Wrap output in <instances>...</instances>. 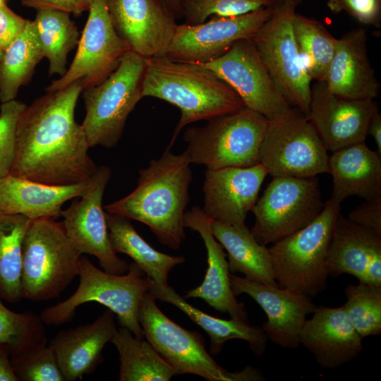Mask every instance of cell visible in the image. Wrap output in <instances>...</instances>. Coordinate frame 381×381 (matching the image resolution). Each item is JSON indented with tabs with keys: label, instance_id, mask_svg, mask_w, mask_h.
Wrapping results in <instances>:
<instances>
[{
	"label": "cell",
	"instance_id": "cell-48",
	"mask_svg": "<svg viewBox=\"0 0 381 381\" xmlns=\"http://www.w3.org/2000/svg\"><path fill=\"white\" fill-rule=\"evenodd\" d=\"M273 1H274V5L284 4V3H292L295 4L296 6H297L298 4H300L302 1V0H273Z\"/></svg>",
	"mask_w": 381,
	"mask_h": 381
},
{
	"label": "cell",
	"instance_id": "cell-38",
	"mask_svg": "<svg viewBox=\"0 0 381 381\" xmlns=\"http://www.w3.org/2000/svg\"><path fill=\"white\" fill-rule=\"evenodd\" d=\"M274 6L273 0H183L186 24L202 23L210 16H236Z\"/></svg>",
	"mask_w": 381,
	"mask_h": 381
},
{
	"label": "cell",
	"instance_id": "cell-32",
	"mask_svg": "<svg viewBox=\"0 0 381 381\" xmlns=\"http://www.w3.org/2000/svg\"><path fill=\"white\" fill-rule=\"evenodd\" d=\"M44 58L35 25L28 20L23 32L4 50L0 64V101L15 99Z\"/></svg>",
	"mask_w": 381,
	"mask_h": 381
},
{
	"label": "cell",
	"instance_id": "cell-15",
	"mask_svg": "<svg viewBox=\"0 0 381 381\" xmlns=\"http://www.w3.org/2000/svg\"><path fill=\"white\" fill-rule=\"evenodd\" d=\"M111 176L109 167H99L81 199L62 210L61 222L68 238L82 255L95 256L107 272L123 274L128 272L129 264L120 258L111 246L102 207L103 195Z\"/></svg>",
	"mask_w": 381,
	"mask_h": 381
},
{
	"label": "cell",
	"instance_id": "cell-10",
	"mask_svg": "<svg viewBox=\"0 0 381 381\" xmlns=\"http://www.w3.org/2000/svg\"><path fill=\"white\" fill-rule=\"evenodd\" d=\"M324 205L316 176L273 177L251 210L250 231L260 243L272 244L308 225Z\"/></svg>",
	"mask_w": 381,
	"mask_h": 381
},
{
	"label": "cell",
	"instance_id": "cell-22",
	"mask_svg": "<svg viewBox=\"0 0 381 381\" xmlns=\"http://www.w3.org/2000/svg\"><path fill=\"white\" fill-rule=\"evenodd\" d=\"M329 276H353L359 282L381 286V236L344 217L335 223L327 259Z\"/></svg>",
	"mask_w": 381,
	"mask_h": 381
},
{
	"label": "cell",
	"instance_id": "cell-26",
	"mask_svg": "<svg viewBox=\"0 0 381 381\" xmlns=\"http://www.w3.org/2000/svg\"><path fill=\"white\" fill-rule=\"evenodd\" d=\"M90 181L53 186L9 174L0 179V212L21 214L31 220L56 219L66 201L86 192Z\"/></svg>",
	"mask_w": 381,
	"mask_h": 381
},
{
	"label": "cell",
	"instance_id": "cell-8",
	"mask_svg": "<svg viewBox=\"0 0 381 381\" xmlns=\"http://www.w3.org/2000/svg\"><path fill=\"white\" fill-rule=\"evenodd\" d=\"M145 58L129 50L100 83L83 90L85 116L81 124L89 147L117 145L126 121L143 98Z\"/></svg>",
	"mask_w": 381,
	"mask_h": 381
},
{
	"label": "cell",
	"instance_id": "cell-9",
	"mask_svg": "<svg viewBox=\"0 0 381 381\" xmlns=\"http://www.w3.org/2000/svg\"><path fill=\"white\" fill-rule=\"evenodd\" d=\"M150 291L143 298L138 320L144 337L172 366L176 375L194 374L209 381H250L264 380L252 367L229 372L207 353L202 336L188 331L165 315Z\"/></svg>",
	"mask_w": 381,
	"mask_h": 381
},
{
	"label": "cell",
	"instance_id": "cell-11",
	"mask_svg": "<svg viewBox=\"0 0 381 381\" xmlns=\"http://www.w3.org/2000/svg\"><path fill=\"white\" fill-rule=\"evenodd\" d=\"M259 163L272 177L329 174L327 149L306 116L296 108L281 119L268 121Z\"/></svg>",
	"mask_w": 381,
	"mask_h": 381
},
{
	"label": "cell",
	"instance_id": "cell-42",
	"mask_svg": "<svg viewBox=\"0 0 381 381\" xmlns=\"http://www.w3.org/2000/svg\"><path fill=\"white\" fill-rule=\"evenodd\" d=\"M347 218L352 222L381 236V196L365 200L349 212Z\"/></svg>",
	"mask_w": 381,
	"mask_h": 381
},
{
	"label": "cell",
	"instance_id": "cell-40",
	"mask_svg": "<svg viewBox=\"0 0 381 381\" xmlns=\"http://www.w3.org/2000/svg\"><path fill=\"white\" fill-rule=\"evenodd\" d=\"M26 107L16 99L0 106V179L11 174L16 157L18 124Z\"/></svg>",
	"mask_w": 381,
	"mask_h": 381
},
{
	"label": "cell",
	"instance_id": "cell-47",
	"mask_svg": "<svg viewBox=\"0 0 381 381\" xmlns=\"http://www.w3.org/2000/svg\"><path fill=\"white\" fill-rule=\"evenodd\" d=\"M159 1L175 18L182 16L183 0H159Z\"/></svg>",
	"mask_w": 381,
	"mask_h": 381
},
{
	"label": "cell",
	"instance_id": "cell-39",
	"mask_svg": "<svg viewBox=\"0 0 381 381\" xmlns=\"http://www.w3.org/2000/svg\"><path fill=\"white\" fill-rule=\"evenodd\" d=\"M18 381H65L55 355L49 346H42L11 356Z\"/></svg>",
	"mask_w": 381,
	"mask_h": 381
},
{
	"label": "cell",
	"instance_id": "cell-44",
	"mask_svg": "<svg viewBox=\"0 0 381 381\" xmlns=\"http://www.w3.org/2000/svg\"><path fill=\"white\" fill-rule=\"evenodd\" d=\"M22 5L39 9L63 11L80 16L88 11L91 0H20Z\"/></svg>",
	"mask_w": 381,
	"mask_h": 381
},
{
	"label": "cell",
	"instance_id": "cell-18",
	"mask_svg": "<svg viewBox=\"0 0 381 381\" xmlns=\"http://www.w3.org/2000/svg\"><path fill=\"white\" fill-rule=\"evenodd\" d=\"M230 284L234 295H249L267 316L262 328L267 339L287 349H297L300 334L308 315L316 306L308 296L288 288L274 286L249 280L230 273Z\"/></svg>",
	"mask_w": 381,
	"mask_h": 381
},
{
	"label": "cell",
	"instance_id": "cell-17",
	"mask_svg": "<svg viewBox=\"0 0 381 381\" xmlns=\"http://www.w3.org/2000/svg\"><path fill=\"white\" fill-rule=\"evenodd\" d=\"M377 112L374 99L342 98L329 92L325 81H317L311 87L306 117L327 150L333 152L365 142L370 122Z\"/></svg>",
	"mask_w": 381,
	"mask_h": 381
},
{
	"label": "cell",
	"instance_id": "cell-21",
	"mask_svg": "<svg viewBox=\"0 0 381 381\" xmlns=\"http://www.w3.org/2000/svg\"><path fill=\"white\" fill-rule=\"evenodd\" d=\"M211 224L212 219L198 206L185 212V227L197 231L204 242L207 268L201 284L189 290L183 298H201L216 310L229 313L231 319L248 323L246 308L237 301L231 287L226 253L214 236Z\"/></svg>",
	"mask_w": 381,
	"mask_h": 381
},
{
	"label": "cell",
	"instance_id": "cell-49",
	"mask_svg": "<svg viewBox=\"0 0 381 381\" xmlns=\"http://www.w3.org/2000/svg\"><path fill=\"white\" fill-rule=\"evenodd\" d=\"M4 51L0 47V64H1L3 55H4Z\"/></svg>",
	"mask_w": 381,
	"mask_h": 381
},
{
	"label": "cell",
	"instance_id": "cell-45",
	"mask_svg": "<svg viewBox=\"0 0 381 381\" xmlns=\"http://www.w3.org/2000/svg\"><path fill=\"white\" fill-rule=\"evenodd\" d=\"M0 381H18L11 362V349L6 344H0Z\"/></svg>",
	"mask_w": 381,
	"mask_h": 381
},
{
	"label": "cell",
	"instance_id": "cell-4",
	"mask_svg": "<svg viewBox=\"0 0 381 381\" xmlns=\"http://www.w3.org/2000/svg\"><path fill=\"white\" fill-rule=\"evenodd\" d=\"M78 277V287L70 297L41 312L44 325L65 324L74 317L79 306L94 301L114 312L121 327L128 328L138 339L145 338L138 313L143 296L150 291L151 280L134 262L129 264L126 273L114 274L81 256Z\"/></svg>",
	"mask_w": 381,
	"mask_h": 381
},
{
	"label": "cell",
	"instance_id": "cell-13",
	"mask_svg": "<svg viewBox=\"0 0 381 381\" xmlns=\"http://www.w3.org/2000/svg\"><path fill=\"white\" fill-rule=\"evenodd\" d=\"M78 49L65 74L46 87L47 92L66 87L80 81L83 89L106 79L119 66L130 49L116 32L107 0H91Z\"/></svg>",
	"mask_w": 381,
	"mask_h": 381
},
{
	"label": "cell",
	"instance_id": "cell-5",
	"mask_svg": "<svg viewBox=\"0 0 381 381\" xmlns=\"http://www.w3.org/2000/svg\"><path fill=\"white\" fill-rule=\"evenodd\" d=\"M341 204L329 199L308 225L269 248L279 287L296 290L308 298L327 287V259Z\"/></svg>",
	"mask_w": 381,
	"mask_h": 381
},
{
	"label": "cell",
	"instance_id": "cell-43",
	"mask_svg": "<svg viewBox=\"0 0 381 381\" xmlns=\"http://www.w3.org/2000/svg\"><path fill=\"white\" fill-rule=\"evenodd\" d=\"M28 19L18 16L6 4L0 6V47L4 51L25 30Z\"/></svg>",
	"mask_w": 381,
	"mask_h": 381
},
{
	"label": "cell",
	"instance_id": "cell-46",
	"mask_svg": "<svg viewBox=\"0 0 381 381\" xmlns=\"http://www.w3.org/2000/svg\"><path fill=\"white\" fill-rule=\"evenodd\" d=\"M368 133L373 138L377 145V152L381 155V114L379 111L373 116Z\"/></svg>",
	"mask_w": 381,
	"mask_h": 381
},
{
	"label": "cell",
	"instance_id": "cell-34",
	"mask_svg": "<svg viewBox=\"0 0 381 381\" xmlns=\"http://www.w3.org/2000/svg\"><path fill=\"white\" fill-rule=\"evenodd\" d=\"M44 58L49 61V75L62 76L67 71V56L79 42V31L70 13L39 9L33 20Z\"/></svg>",
	"mask_w": 381,
	"mask_h": 381
},
{
	"label": "cell",
	"instance_id": "cell-2",
	"mask_svg": "<svg viewBox=\"0 0 381 381\" xmlns=\"http://www.w3.org/2000/svg\"><path fill=\"white\" fill-rule=\"evenodd\" d=\"M190 164L183 152L175 155L166 149L139 171L137 186L131 193L104 209L145 224L162 244L178 249L186 238L184 214L193 180Z\"/></svg>",
	"mask_w": 381,
	"mask_h": 381
},
{
	"label": "cell",
	"instance_id": "cell-6",
	"mask_svg": "<svg viewBox=\"0 0 381 381\" xmlns=\"http://www.w3.org/2000/svg\"><path fill=\"white\" fill-rule=\"evenodd\" d=\"M81 256L61 222L32 220L23 243V298L44 301L58 297L78 276Z\"/></svg>",
	"mask_w": 381,
	"mask_h": 381
},
{
	"label": "cell",
	"instance_id": "cell-50",
	"mask_svg": "<svg viewBox=\"0 0 381 381\" xmlns=\"http://www.w3.org/2000/svg\"><path fill=\"white\" fill-rule=\"evenodd\" d=\"M5 2V0H0V6Z\"/></svg>",
	"mask_w": 381,
	"mask_h": 381
},
{
	"label": "cell",
	"instance_id": "cell-27",
	"mask_svg": "<svg viewBox=\"0 0 381 381\" xmlns=\"http://www.w3.org/2000/svg\"><path fill=\"white\" fill-rule=\"evenodd\" d=\"M329 167L333 184L330 199L335 202L353 195L365 200L381 196V155L365 142L333 152Z\"/></svg>",
	"mask_w": 381,
	"mask_h": 381
},
{
	"label": "cell",
	"instance_id": "cell-41",
	"mask_svg": "<svg viewBox=\"0 0 381 381\" xmlns=\"http://www.w3.org/2000/svg\"><path fill=\"white\" fill-rule=\"evenodd\" d=\"M327 6L334 13L344 11L364 25L381 26V0H327Z\"/></svg>",
	"mask_w": 381,
	"mask_h": 381
},
{
	"label": "cell",
	"instance_id": "cell-35",
	"mask_svg": "<svg viewBox=\"0 0 381 381\" xmlns=\"http://www.w3.org/2000/svg\"><path fill=\"white\" fill-rule=\"evenodd\" d=\"M294 37L311 80L325 81L337 39L320 21L295 13Z\"/></svg>",
	"mask_w": 381,
	"mask_h": 381
},
{
	"label": "cell",
	"instance_id": "cell-25",
	"mask_svg": "<svg viewBox=\"0 0 381 381\" xmlns=\"http://www.w3.org/2000/svg\"><path fill=\"white\" fill-rule=\"evenodd\" d=\"M367 32L358 28L337 39L325 83L332 94L349 99H374L380 84L367 52Z\"/></svg>",
	"mask_w": 381,
	"mask_h": 381
},
{
	"label": "cell",
	"instance_id": "cell-3",
	"mask_svg": "<svg viewBox=\"0 0 381 381\" xmlns=\"http://www.w3.org/2000/svg\"><path fill=\"white\" fill-rule=\"evenodd\" d=\"M145 61L143 97H156L181 110V118L167 149H171L188 124L246 107L227 83L202 64L177 61L166 56L145 58Z\"/></svg>",
	"mask_w": 381,
	"mask_h": 381
},
{
	"label": "cell",
	"instance_id": "cell-12",
	"mask_svg": "<svg viewBox=\"0 0 381 381\" xmlns=\"http://www.w3.org/2000/svg\"><path fill=\"white\" fill-rule=\"evenodd\" d=\"M296 5H274L270 18L250 39L274 84L291 106L309 112L311 79L300 54L292 27Z\"/></svg>",
	"mask_w": 381,
	"mask_h": 381
},
{
	"label": "cell",
	"instance_id": "cell-19",
	"mask_svg": "<svg viewBox=\"0 0 381 381\" xmlns=\"http://www.w3.org/2000/svg\"><path fill=\"white\" fill-rule=\"evenodd\" d=\"M113 26L130 49L147 59L166 55L176 18L159 0H107Z\"/></svg>",
	"mask_w": 381,
	"mask_h": 381
},
{
	"label": "cell",
	"instance_id": "cell-37",
	"mask_svg": "<svg viewBox=\"0 0 381 381\" xmlns=\"http://www.w3.org/2000/svg\"><path fill=\"white\" fill-rule=\"evenodd\" d=\"M343 305L352 325L363 339L381 334V286L362 282L349 284L344 290Z\"/></svg>",
	"mask_w": 381,
	"mask_h": 381
},
{
	"label": "cell",
	"instance_id": "cell-33",
	"mask_svg": "<svg viewBox=\"0 0 381 381\" xmlns=\"http://www.w3.org/2000/svg\"><path fill=\"white\" fill-rule=\"evenodd\" d=\"M31 221L21 214L0 212V299L6 302L23 298V243Z\"/></svg>",
	"mask_w": 381,
	"mask_h": 381
},
{
	"label": "cell",
	"instance_id": "cell-36",
	"mask_svg": "<svg viewBox=\"0 0 381 381\" xmlns=\"http://www.w3.org/2000/svg\"><path fill=\"white\" fill-rule=\"evenodd\" d=\"M40 315L28 311L16 313L0 299V344H7L11 356L45 346L46 332Z\"/></svg>",
	"mask_w": 381,
	"mask_h": 381
},
{
	"label": "cell",
	"instance_id": "cell-14",
	"mask_svg": "<svg viewBox=\"0 0 381 381\" xmlns=\"http://www.w3.org/2000/svg\"><path fill=\"white\" fill-rule=\"evenodd\" d=\"M202 65L227 83L246 107L268 121L281 119L293 109L274 84L250 39L236 41L224 54Z\"/></svg>",
	"mask_w": 381,
	"mask_h": 381
},
{
	"label": "cell",
	"instance_id": "cell-30",
	"mask_svg": "<svg viewBox=\"0 0 381 381\" xmlns=\"http://www.w3.org/2000/svg\"><path fill=\"white\" fill-rule=\"evenodd\" d=\"M105 214L114 250L131 258L150 279L168 284L170 271L183 263L184 257L170 255L155 250L137 232L131 219L107 212Z\"/></svg>",
	"mask_w": 381,
	"mask_h": 381
},
{
	"label": "cell",
	"instance_id": "cell-31",
	"mask_svg": "<svg viewBox=\"0 0 381 381\" xmlns=\"http://www.w3.org/2000/svg\"><path fill=\"white\" fill-rule=\"evenodd\" d=\"M111 342L120 359V381H169L176 375L172 366L144 339L126 327L117 329Z\"/></svg>",
	"mask_w": 381,
	"mask_h": 381
},
{
	"label": "cell",
	"instance_id": "cell-23",
	"mask_svg": "<svg viewBox=\"0 0 381 381\" xmlns=\"http://www.w3.org/2000/svg\"><path fill=\"white\" fill-rule=\"evenodd\" d=\"M300 334V344L312 353L322 368L334 369L356 358L362 340L344 306H316Z\"/></svg>",
	"mask_w": 381,
	"mask_h": 381
},
{
	"label": "cell",
	"instance_id": "cell-28",
	"mask_svg": "<svg viewBox=\"0 0 381 381\" xmlns=\"http://www.w3.org/2000/svg\"><path fill=\"white\" fill-rule=\"evenodd\" d=\"M151 280L150 292L156 300L169 303L183 312L193 322L200 326L210 337V352L219 354L226 341L241 339L247 341L252 351L258 357L265 353L267 337L262 328L251 326L234 319L224 320L210 315L194 307L169 284Z\"/></svg>",
	"mask_w": 381,
	"mask_h": 381
},
{
	"label": "cell",
	"instance_id": "cell-1",
	"mask_svg": "<svg viewBox=\"0 0 381 381\" xmlns=\"http://www.w3.org/2000/svg\"><path fill=\"white\" fill-rule=\"evenodd\" d=\"M83 90L75 81L27 105L18 124L11 175L53 186L91 179L98 167L88 155L85 132L74 116Z\"/></svg>",
	"mask_w": 381,
	"mask_h": 381
},
{
	"label": "cell",
	"instance_id": "cell-20",
	"mask_svg": "<svg viewBox=\"0 0 381 381\" xmlns=\"http://www.w3.org/2000/svg\"><path fill=\"white\" fill-rule=\"evenodd\" d=\"M268 174L264 165L207 169L202 190L205 213L213 221L245 225Z\"/></svg>",
	"mask_w": 381,
	"mask_h": 381
},
{
	"label": "cell",
	"instance_id": "cell-29",
	"mask_svg": "<svg viewBox=\"0 0 381 381\" xmlns=\"http://www.w3.org/2000/svg\"><path fill=\"white\" fill-rule=\"evenodd\" d=\"M212 231L226 251L229 272L267 285L279 286L269 248L260 243L245 225L233 226L212 220Z\"/></svg>",
	"mask_w": 381,
	"mask_h": 381
},
{
	"label": "cell",
	"instance_id": "cell-16",
	"mask_svg": "<svg viewBox=\"0 0 381 381\" xmlns=\"http://www.w3.org/2000/svg\"><path fill=\"white\" fill-rule=\"evenodd\" d=\"M274 6L236 16H210L195 25L177 24L166 56L203 64L224 54L238 40L251 39L272 16Z\"/></svg>",
	"mask_w": 381,
	"mask_h": 381
},
{
	"label": "cell",
	"instance_id": "cell-24",
	"mask_svg": "<svg viewBox=\"0 0 381 381\" xmlns=\"http://www.w3.org/2000/svg\"><path fill=\"white\" fill-rule=\"evenodd\" d=\"M114 315L107 308L93 322L61 330L52 339L48 346L65 381L92 373L102 361V352L117 330Z\"/></svg>",
	"mask_w": 381,
	"mask_h": 381
},
{
	"label": "cell",
	"instance_id": "cell-7",
	"mask_svg": "<svg viewBox=\"0 0 381 381\" xmlns=\"http://www.w3.org/2000/svg\"><path fill=\"white\" fill-rule=\"evenodd\" d=\"M187 128L183 152L190 164L207 169L248 167L259 163V150L268 120L245 107Z\"/></svg>",
	"mask_w": 381,
	"mask_h": 381
}]
</instances>
